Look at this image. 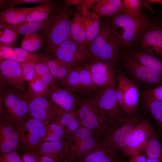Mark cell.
<instances>
[{
    "label": "cell",
    "mask_w": 162,
    "mask_h": 162,
    "mask_svg": "<svg viewBox=\"0 0 162 162\" xmlns=\"http://www.w3.org/2000/svg\"><path fill=\"white\" fill-rule=\"evenodd\" d=\"M74 10L64 1L54 3L52 17L47 26L39 32L44 40L43 52L46 53L68 39Z\"/></svg>",
    "instance_id": "6da1fadb"
},
{
    "label": "cell",
    "mask_w": 162,
    "mask_h": 162,
    "mask_svg": "<svg viewBox=\"0 0 162 162\" xmlns=\"http://www.w3.org/2000/svg\"><path fill=\"white\" fill-rule=\"evenodd\" d=\"M92 96L103 121V130L113 128L128 114L123 108L122 95L118 87L99 89Z\"/></svg>",
    "instance_id": "7a4b0ae2"
},
{
    "label": "cell",
    "mask_w": 162,
    "mask_h": 162,
    "mask_svg": "<svg viewBox=\"0 0 162 162\" xmlns=\"http://www.w3.org/2000/svg\"><path fill=\"white\" fill-rule=\"evenodd\" d=\"M121 47L111 23L102 20L99 33L88 48L91 60L111 62L117 66Z\"/></svg>",
    "instance_id": "3957f363"
},
{
    "label": "cell",
    "mask_w": 162,
    "mask_h": 162,
    "mask_svg": "<svg viewBox=\"0 0 162 162\" xmlns=\"http://www.w3.org/2000/svg\"><path fill=\"white\" fill-rule=\"evenodd\" d=\"M28 93L0 84V113L4 120L14 124L28 118Z\"/></svg>",
    "instance_id": "277c9868"
},
{
    "label": "cell",
    "mask_w": 162,
    "mask_h": 162,
    "mask_svg": "<svg viewBox=\"0 0 162 162\" xmlns=\"http://www.w3.org/2000/svg\"><path fill=\"white\" fill-rule=\"evenodd\" d=\"M110 23L121 47L125 48L129 47L136 40L150 25L146 16L127 13L112 16Z\"/></svg>",
    "instance_id": "5b68a950"
},
{
    "label": "cell",
    "mask_w": 162,
    "mask_h": 162,
    "mask_svg": "<svg viewBox=\"0 0 162 162\" xmlns=\"http://www.w3.org/2000/svg\"><path fill=\"white\" fill-rule=\"evenodd\" d=\"M123 67L126 76L144 90L152 89L162 85V75L138 62L129 55L124 59Z\"/></svg>",
    "instance_id": "8992f818"
},
{
    "label": "cell",
    "mask_w": 162,
    "mask_h": 162,
    "mask_svg": "<svg viewBox=\"0 0 162 162\" xmlns=\"http://www.w3.org/2000/svg\"><path fill=\"white\" fill-rule=\"evenodd\" d=\"M142 118L136 113L128 114L113 128L104 130L102 139L118 155L128 143L136 125Z\"/></svg>",
    "instance_id": "52a82bcc"
},
{
    "label": "cell",
    "mask_w": 162,
    "mask_h": 162,
    "mask_svg": "<svg viewBox=\"0 0 162 162\" xmlns=\"http://www.w3.org/2000/svg\"><path fill=\"white\" fill-rule=\"evenodd\" d=\"M13 124L19 136V144L25 152L36 151L44 142L47 124L30 117Z\"/></svg>",
    "instance_id": "ba28073f"
},
{
    "label": "cell",
    "mask_w": 162,
    "mask_h": 162,
    "mask_svg": "<svg viewBox=\"0 0 162 162\" xmlns=\"http://www.w3.org/2000/svg\"><path fill=\"white\" fill-rule=\"evenodd\" d=\"M46 54L72 67L82 66L91 60L88 48L76 43L69 38Z\"/></svg>",
    "instance_id": "9c48e42d"
},
{
    "label": "cell",
    "mask_w": 162,
    "mask_h": 162,
    "mask_svg": "<svg viewBox=\"0 0 162 162\" xmlns=\"http://www.w3.org/2000/svg\"><path fill=\"white\" fill-rule=\"evenodd\" d=\"M55 83L81 95L90 94L98 89L93 83L90 72L83 66L73 68L65 77Z\"/></svg>",
    "instance_id": "30bf717a"
},
{
    "label": "cell",
    "mask_w": 162,
    "mask_h": 162,
    "mask_svg": "<svg viewBox=\"0 0 162 162\" xmlns=\"http://www.w3.org/2000/svg\"><path fill=\"white\" fill-rule=\"evenodd\" d=\"M82 66L88 70L94 86L98 89L118 87V70L114 63L90 60Z\"/></svg>",
    "instance_id": "8fae6325"
},
{
    "label": "cell",
    "mask_w": 162,
    "mask_h": 162,
    "mask_svg": "<svg viewBox=\"0 0 162 162\" xmlns=\"http://www.w3.org/2000/svg\"><path fill=\"white\" fill-rule=\"evenodd\" d=\"M77 108L82 125L92 130L101 138L104 124L92 95L78 97Z\"/></svg>",
    "instance_id": "7c38bea8"
},
{
    "label": "cell",
    "mask_w": 162,
    "mask_h": 162,
    "mask_svg": "<svg viewBox=\"0 0 162 162\" xmlns=\"http://www.w3.org/2000/svg\"><path fill=\"white\" fill-rule=\"evenodd\" d=\"M154 130L151 122L143 118L135 126L121 153L124 156L131 157L141 153L148 140L154 133Z\"/></svg>",
    "instance_id": "4fadbf2b"
},
{
    "label": "cell",
    "mask_w": 162,
    "mask_h": 162,
    "mask_svg": "<svg viewBox=\"0 0 162 162\" xmlns=\"http://www.w3.org/2000/svg\"><path fill=\"white\" fill-rule=\"evenodd\" d=\"M0 70V84L28 92V81L19 62L10 60H1Z\"/></svg>",
    "instance_id": "5bb4252c"
},
{
    "label": "cell",
    "mask_w": 162,
    "mask_h": 162,
    "mask_svg": "<svg viewBox=\"0 0 162 162\" xmlns=\"http://www.w3.org/2000/svg\"><path fill=\"white\" fill-rule=\"evenodd\" d=\"M118 90L122 95V105L125 112L128 114L136 113L140 100L139 87L124 73L118 71Z\"/></svg>",
    "instance_id": "9a60e30c"
},
{
    "label": "cell",
    "mask_w": 162,
    "mask_h": 162,
    "mask_svg": "<svg viewBox=\"0 0 162 162\" xmlns=\"http://www.w3.org/2000/svg\"><path fill=\"white\" fill-rule=\"evenodd\" d=\"M28 107L32 118L47 124L58 120L57 113L46 95L34 96L29 93Z\"/></svg>",
    "instance_id": "2e32d148"
},
{
    "label": "cell",
    "mask_w": 162,
    "mask_h": 162,
    "mask_svg": "<svg viewBox=\"0 0 162 162\" xmlns=\"http://www.w3.org/2000/svg\"><path fill=\"white\" fill-rule=\"evenodd\" d=\"M142 50L162 58V28L155 25L148 28L141 35Z\"/></svg>",
    "instance_id": "e0dca14e"
},
{
    "label": "cell",
    "mask_w": 162,
    "mask_h": 162,
    "mask_svg": "<svg viewBox=\"0 0 162 162\" xmlns=\"http://www.w3.org/2000/svg\"><path fill=\"white\" fill-rule=\"evenodd\" d=\"M76 159L80 162H120L118 155L102 139L87 153Z\"/></svg>",
    "instance_id": "ac0fdd59"
},
{
    "label": "cell",
    "mask_w": 162,
    "mask_h": 162,
    "mask_svg": "<svg viewBox=\"0 0 162 162\" xmlns=\"http://www.w3.org/2000/svg\"><path fill=\"white\" fill-rule=\"evenodd\" d=\"M19 137L13 124L4 120L0 127V154L16 151L19 148Z\"/></svg>",
    "instance_id": "d6986e66"
},
{
    "label": "cell",
    "mask_w": 162,
    "mask_h": 162,
    "mask_svg": "<svg viewBox=\"0 0 162 162\" xmlns=\"http://www.w3.org/2000/svg\"><path fill=\"white\" fill-rule=\"evenodd\" d=\"M35 152L49 156L58 162H64L69 155V147L65 141L44 142Z\"/></svg>",
    "instance_id": "ffe728a7"
},
{
    "label": "cell",
    "mask_w": 162,
    "mask_h": 162,
    "mask_svg": "<svg viewBox=\"0 0 162 162\" xmlns=\"http://www.w3.org/2000/svg\"><path fill=\"white\" fill-rule=\"evenodd\" d=\"M81 17L85 26L86 33V47L88 48L98 34L102 20L98 14L90 12L80 5Z\"/></svg>",
    "instance_id": "44dd1931"
},
{
    "label": "cell",
    "mask_w": 162,
    "mask_h": 162,
    "mask_svg": "<svg viewBox=\"0 0 162 162\" xmlns=\"http://www.w3.org/2000/svg\"><path fill=\"white\" fill-rule=\"evenodd\" d=\"M54 84L48 86L46 95L56 111L58 118L64 114L76 109L77 107L58 93Z\"/></svg>",
    "instance_id": "7402d4cb"
},
{
    "label": "cell",
    "mask_w": 162,
    "mask_h": 162,
    "mask_svg": "<svg viewBox=\"0 0 162 162\" xmlns=\"http://www.w3.org/2000/svg\"><path fill=\"white\" fill-rule=\"evenodd\" d=\"M52 13L45 20L39 22H21L16 24L5 25L0 26L2 28L10 29L17 34L25 35L37 32L46 28L50 22Z\"/></svg>",
    "instance_id": "603a6c76"
},
{
    "label": "cell",
    "mask_w": 162,
    "mask_h": 162,
    "mask_svg": "<svg viewBox=\"0 0 162 162\" xmlns=\"http://www.w3.org/2000/svg\"><path fill=\"white\" fill-rule=\"evenodd\" d=\"M39 54L41 57L42 63L47 65L56 82L65 77L73 68L56 58Z\"/></svg>",
    "instance_id": "cb8c5ba5"
},
{
    "label": "cell",
    "mask_w": 162,
    "mask_h": 162,
    "mask_svg": "<svg viewBox=\"0 0 162 162\" xmlns=\"http://www.w3.org/2000/svg\"><path fill=\"white\" fill-rule=\"evenodd\" d=\"M92 9L99 15L105 17L126 13L122 0H98Z\"/></svg>",
    "instance_id": "d4e9b609"
},
{
    "label": "cell",
    "mask_w": 162,
    "mask_h": 162,
    "mask_svg": "<svg viewBox=\"0 0 162 162\" xmlns=\"http://www.w3.org/2000/svg\"><path fill=\"white\" fill-rule=\"evenodd\" d=\"M102 138L94 134L69 147V156L77 158L86 154L94 147Z\"/></svg>",
    "instance_id": "484cf974"
},
{
    "label": "cell",
    "mask_w": 162,
    "mask_h": 162,
    "mask_svg": "<svg viewBox=\"0 0 162 162\" xmlns=\"http://www.w3.org/2000/svg\"><path fill=\"white\" fill-rule=\"evenodd\" d=\"M69 38L76 43L86 47V28L81 14L78 12H75L72 19Z\"/></svg>",
    "instance_id": "4316f807"
},
{
    "label": "cell",
    "mask_w": 162,
    "mask_h": 162,
    "mask_svg": "<svg viewBox=\"0 0 162 162\" xmlns=\"http://www.w3.org/2000/svg\"><path fill=\"white\" fill-rule=\"evenodd\" d=\"M129 55L138 62L158 72L162 75V60L158 57L143 50L132 52Z\"/></svg>",
    "instance_id": "83f0119b"
},
{
    "label": "cell",
    "mask_w": 162,
    "mask_h": 162,
    "mask_svg": "<svg viewBox=\"0 0 162 162\" xmlns=\"http://www.w3.org/2000/svg\"><path fill=\"white\" fill-rule=\"evenodd\" d=\"M56 122L63 128L67 136L82 126L77 108L64 114Z\"/></svg>",
    "instance_id": "f1b7e54d"
},
{
    "label": "cell",
    "mask_w": 162,
    "mask_h": 162,
    "mask_svg": "<svg viewBox=\"0 0 162 162\" xmlns=\"http://www.w3.org/2000/svg\"><path fill=\"white\" fill-rule=\"evenodd\" d=\"M54 2V1L35 6L34 9L28 14L23 22H39L45 20L51 13Z\"/></svg>",
    "instance_id": "f546056e"
},
{
    "label": "cell",
    "mask_w": 162,
    "mask_h": 162,
    "mask_svg": "<svg viewBox=\"0 0 162 162\" xmlns=\"http://www.w3.org/2000/svg\"><path fill=\"white\" fill-rule=\"evenodd\" d=\"M67 135L62 126L56 121L46 125L44 142L65 141Z\"/></svg>",
    "instance_id": "4dcf8cb0"
},
{
    "label": "cell",
    "mask_w": 162,
    "mask_h": 162,
    "mask_svg": "<svg viewBox=\"0 0 162 162\" xmlns=\"http://www.w3.org/2000/svg\"><path fill=\"white\" fill-rule=\"evenodd\" d=\"M143 151L147 157L157 158L162 161V145L154 133L148 140Z\"/></svg>",
    "instance_id": "1f68e13d"
},
{
    "label": "cell",
    "mask_w": 162,
    "mask_h": 162,
    "mask_svg": "<svg viewBox=\"0 0 162 162\" xmlns=\"http://www.w3.org/2000/svg\"><path fill=\"white\" fill-rule=\"evenodd\" d=\"M142 100L146 110L154 119L158 128L162 130V101Z\"/></svg>",
    "instance_id": "d6a6232c"
},
{
    "label": "cell",
    "mask_w": 162,
    "mask_h": 162,
    "mask_svg": "<svg viewBox=\"0 0 162 162\" xmlns=\"http://www.w3.org/2000/svg\"><path fill=\"white\" fill-rule=\"evenodd\" d=\"M44 40L37 32L26 35L22 39V48L33 52L39 50L43 46Z\"/></svg>",
    "instance_id": "836d02e7"
},
{
    "label": "cell",
    "mask_w": 162,
    "mask_h": 162,
    "mask_svg": "<svg viewBox=\"0 0 162 162\" xmlns=\"http://www.w3.org/2000/svg\"><path fill=\"white\" fill-rule=\"evenodd\" d=\"M94 134H97L89 129L82 126L72 133L68 135L65 141L69 147Z\"/></svg>",
    "instance_id": "e575fe53"
},
{
    "label": "cell",
    "mask_w": 162,
    "mask_h": 162,
    "mask_svg": "<svg viewBox=\"0 0 162 162\" xmlns=\"http://www.w3.org/2000/svg\"><path fill=\"white\" fill-rule=\"evenodd\" d=\"M124 9L127 13L141 17H145L142 12V0H122Z\"/></svg>",
    "instance_id": "d590c367"
},
{
    "label": "cell",
    "mask_w": 162,
    "mask_h": 162,
    "mask_svg": "<svg viewBox=\"0 0 162 162\" xmlns=\"http://www.w3.org/2000/svg\"><path fill=\"white\" fill-rule=\"evenodd\" d=\"M0 56L1 59L14 60L20 64L26 62L24 58L19 55L13 48L1 44Z\"/></svg>",
    "instance_id": "8d00e7d4"
},
{
    "label": "cell",
    "mask_w": 162,
    "mask_h": 162,
    "mask_svg": "<svg viewBox=\"0 0 162 162\" xmlns=\"http://www.w3.org/2000/svg\"><path fill=\"white\" fill-rule=\"evenodd\" d=\"M13 48L19 55L24 58L26 62L34 64L42 63L41 57L39 54L34 53L22 47Z\"/></svg>",
    "instance_id": "74e56055"
},
{
    "label": "cell",
    "mask_w": 162,
    "mask_h": 162,
    "mask_svg": "<svg viewBox=\"0 0 162 162\" xmlns=\"http://www.w3.org/2000/svg\"><path fill=\"white\" fill-rule=\"evenodd\" d=\"M142 100L162 101V85L149 90H143L141 92Z\"/></svg>",
    "instance_id": "f35d334b"
},
{
    "label": "cell",
    "mask_w": 162,
    "mask_h": 162,
    "mask_svg": "<svg viewBox=\"0 0 162 162\" xmlns=\"http://www.w3.org/2000/svg\"><path fill=\"white\" fill-rule=\"evenodd\" d=\"M35 7L30 8H23L22 10L13 17L7 20L3 23H0V26L5 25L16 24L21 23L25 20L28 14L34 9Z\"/></svg>",
    "instance_id": "ab89813d"
},
{
    "label": "cell",
    "mask_w": 162,
    "mask_h": 162,
    "mask_svg": "<svg viewBox=\"0 0 162 162\" xmlns=\"http://www.w3.org/2000/svg\"><path fill=\"white\" fill-rule=\"evenodd\" d=\"M18 34L8 28H3L0 31V44L8 46L11 45L16 40Z\"/></svg>",
    "instance_id": "60d3db41"
},
{
    "label": "cell",
    "mask_w": 162,
    "mask_h": 162,
    "mask_svg": "<svg viewBox=\"0 0 162 162\" xmlns=\"http://www.w3.org/2000/svg\"><path fill=\"white\" fill-rule=\"evenodd\" d=\"M5 1L4 6L6 9L24 4L40 3L42 4L50 3L54 1L51 0H8Z\"/></svg>",
    "instance_id": "b9f144b4"
},
{
    "label": "cell",
    "mask_w": 162,
    "mask_h": 162,
    "mask_svg": "<svg viewBox=\"0 0 162 162\" xmlns=\"http://www.w3.org/2000/svg\"><path fill=\"white\" fill-rule=\"evenodd\" d=\"M23 8L11 7L5 9L0 13V23H2L14 16L21 11Z\"/></svg>",
    "instance_id": "7bdbcfd3"
},
{
    "label": "cell",
    "mask_w": 162,
    "mask_h": 162,
    "mask_svg": "<svg viewBox=\"0 0 162 162\" xmlns=\"http://www.w3.org/2000/svg\"><path fill=\"white\" fill-rule=\"evenodd\" d=\"M20 64L26 79L28 81L31 82L35 74L34 64L26 62Z\"/></svg>",
    "instance_id": "ee69618b"
},
{
    "label": "cell",
    "mask_w": 162,
    "mask_h": 162,
    "mask_svg": "<svg viewBox=\"0 0 162 162\" xmlns=\"http://www.w3.org/2000/svg\"><path fill=\"white\" fill-rule=\"evenodd\" d=\"M0 162H21V156L16 151L0 155Z\"/></svg>",
    "instance_id": "f6af8a7d"
},
{
    "label": "cell",
    "mask_w": 162,
    "mask_h": 162,
    "mask_svg": "<svg viewBox=\"0 0 162 162\" xmlns=\"http://www.w3.org/2000/svg\"><path fill=\"white\" fill-rule=\"evenodd\" d=\"M35 68V76L38 78L44 75L51 73L47 65L44 63H40L34 64Z\"/></svg>",
    "instance_id": "bcb514c9"
},
{
    "label": "cell",
    "mask_w": 162,
    "mask_h": 162,
    "mask_svg": "<svg viewBox=\"0 0 162 162\" xmlns=\"http://www.w3.org/2000/svg\"><path fill=\"white\" fill-rule=\"evenodd\" d=\"M21 157V162H37L33 152H25Z\"/></svg>",
    "instance_id": "7dc6e473"
},
{
    "label": "cell",
    "mask_w": 162,
    "mask_h": 162,
    "mask_svg": "<svg viewBox=\"0 0 162 162\" xmlns=\"http://www.w3.org/2000/svg\"><path fill=\"white\" fill-rule=\"evenodd\" d=\"M33 152L37 162H58L49 156L38 154L35 152Z\"/></svg>",
    "instance_id": "c3c4849f"
},
{
    "label": "cell",
    "mask_w": 162,
    "mask_h": 162,
    "mask_svg": "<svg viewBox=\"0 0 162 162\" xmlns=\"http://www.w3.org/2000/svg\"><path fill=\"white\" fill-rule=\"evenodd\" d=\"M147 158L145 154L141 152L131 157L129 162H146Z\"/></svg>",
    "instance_id": "681fc988"
},
{
    "label": "cell",
    "mask_w": 162,
    "mask_h": 162,
    "mask_svg": "<svg viewBox=\"0 0 162 162\" xmlns=\"http://www.w3.org/2000/svg\"><path fill=\"white\" fill-rule=\"evenodd\" d=\"M98 1V0H82V4L80 5L88 10L89 9L92 8L93 6Z\"/></svg>",
    "instance_id": "f907efd6"
},
{
    "label": "cell",
    "mask_w": 162,
    "mask_h": 162,
    "mask_svg": "<svg viewBox=\"0 0 162 162\" xmlns=\"http://www.w3.org/2000/svg\"><path fill=\"white\" fill-rule=\"evenodd\" d=\"M82 0H65L64 2L69 6L72 5H80L82 4Z\"/></svg>",
    "instance_id": "816d5d0a"
},
{
    "label": "cell",
    "mask_w": 162,
    "mask_h": 162,
    "mask_svg": "<svg viewBox=\"0 0 162 162\" xmlns=\"http://www.w3.org/2000/svg\"><path fill=\"white\" fill-rule=\"evenodd\" d=\"M64 162H80L77 159L69 156Z\"/></svg>",
    "instance_id": "f5cc1de1"
},
{
    "label": "cell",
    "mask_w": 162,
    "mask_h": 162,
    "mask_svg": "<svg viewBox=\"0 0 162 162\" xmlns=\"http://www.w3.org/2000/svg\"><path fill=\"white\" fill-rule=\"evenodd\" d=\"M146 162H162L160 160L155 158L147 157Z\"/></svg>",
    "instance_id": "db71d44e"
},
{
    "label": "cell",
    "mask_w": 162,
    "mask_h": 162,
    "mask_svg": "<svg viewBox=\"0 0 162 162\" xmlns=\"http://www.w3.org/2000/svg\"><path fill=\"white\" fill-rule=\"evenodd\" d=\"M147 1L149 3L160 4H162V0H148Z\"/></svg>",
    "instance_id": "11a10c76"
}]
</instances>
